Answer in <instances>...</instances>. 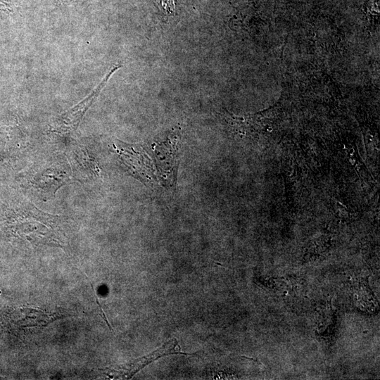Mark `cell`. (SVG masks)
<instances>
[{"mask_svg":"<svg viewBox=\"0 0 380 380\" xmlns=\"http://www.w3.org/2000/svg\"><path fill=\"white\" fill-rule=\"evenodd\" d=\"M23 208L17 226L20 235L34 244L61 246L63 242L58 217L44 213L32 204Z\"/></svg>","mask_w":380,"mask_h":380,"instance_id":"6da1fadb","label":"cell"},{"mask_svg":"<svg viewBox=\"0 0 380 380\" xmlns=\"http://www.w3.org/2000/svg\"><path fill=\"white\" fill-rule=\"evenodd\" d=\"M120 68V65L112 67L99 84L87 96L53 120L50 125V129L53 132L61 135L69 134L75 131L84 114L94 102L111 75Z\"/></svg>","mask_w":380,"mask_h":380,"instance_id":"7a4b0ae2","label":"cell"},{"mask_svg":"<svg viewBox=\"0 0 380 380\" xmlns=\"http://www.w3.org/2000/svg\"><path fill=\"white\" fill-rule=\"evenodd\" d=\"M160 9L167 15H173L175 12L174 0H156Z\"/></svg>","mask_w":380,"mask_h":380,"instance_id":"277c9868","label":"cell"},{"mask_svg":"<svg viewBox=\"0 0 380 380\" xmlns=\"http://www.w3.org/2000/svg\"><path fill=\"white\" fill-rule=\"evenodd\" d=\"M63 2H71L75 0H62Z\"/></svg>","mask_w":380,"mask_h":380,"instance_id":"8992f818","label":"cell"},{"mask_svg":"<svg viewBox=\"0 0 380 380\" xmlns=\"http://www.w3.org/2000/svg\"><path fill=\"white\" fill-rule=\"evenodd\" d=\"M14 4L11 0H0V14L8 15L13 13Z\"/></svg>","mask_w":380,"mask_h":380,"instance_id":"5b68a950","label":"cell"},{"mask_svg":"<svg viewBox=\"0 0 380 380\" xmlns=\"http://www.w3.org/2000/svg\"><path fill=\"white\" fill-rule=\"evenodd\" d=\"M177 345V341L175 338L171 339L166 342L162 347L148 355L131 361L126 365L116 367L115 369H109L108 373L113 374L121 371H125L119 374L117 378L122 376V378L129 379L145 365L160 357L172 354L194 355L186 353L181 350H175V346Z\"/></svg>","mask_w":380,"mask_h":380,"instance_id":"3957f363","label":"cell"}]
</instances>
